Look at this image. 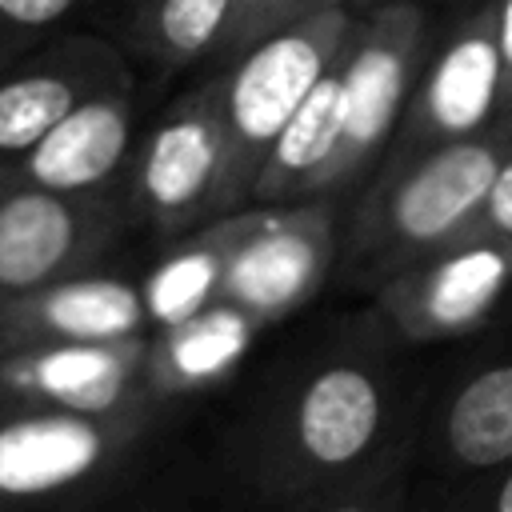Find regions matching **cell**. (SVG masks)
<instances>
[{"label": "cell", "mask_w": 512, "mask_h": 512, "mask_svg": "<svg viewBox=\"0 0 512 512\" xmlns=\"http://www.w3.org/2000/svg\"><path fill=\"white\" fill-rule=\"evenodd\" d=\"M344 204L336 196H312L236 208L220 296L268 328L296 320L336 276Z\"/></svg>", "instance_id": "7"}, {"label": "cell", "mask_w": 512, "mask_h": 512, "mask_svg": "<svg viewBox=\"0 0 512 512\" xmlns=\"http://www.w3.org/2000/svg\"><path fill=\"white\" fill-rule=\"evenodd\" d=\"M496 44H500V104L512 112V0H496Z\"/></svg>", "instance_id": "24"}, {"label": "cell", "mask_w": 512, "mask_h": 512, "mask_svg": "<svg viewBox=\"0 0 512 512\" xmlns=\"http://www.w3.org/2000/svg\"><path fill=\"white\" fill-rule=\"evenodd\" d=\"M84 0H0V68L56 36Z\"/></svg>", "instance_id": "20"}, {"label": "cell", "mask_w": 512, "mask_h": 512, "mask_svg": "<svg viewBox=\"0 0 512 512\" xmlns=\"http://www.w3.org/2000/svg\"><path fill=\"white\" fill-rule=\"evenodd\" d=\"M356 24V8L340 4L300 24H288L240 56L224 60L216 76L220 116L228 136V212L252 204V188L268 164L272 144L344 48Z\"/></svg>", "instance_id": "5"}, {"label": "cell", "mask_w": 512, "mask_h": 512, "mask_svg": "<svg viewBox=\"0 0 512 512\" xmlns=\"http://www.w3.org/2000/svg\"><path fill=\"white\" fill-rule=\"evenodd\" d=\"M148 336L92 344H28L0 352V404L112 416L152 404L144 388Z\"/></svg>", "instance_id": "13"}, {"label": "cell", "mask_w": 512, "mask_h": 512, "mask_svg": "<svg viewBox=\"0 0 512 512\" xmlns=\"http://www.w3.org/2000/svg\"><path fill=\"white\" fill-rule=\"evenodd\" d=\"M408 512H512V460L452 488L412 492Z\"/></svg>", "instance_id": "22"}, {"label": "cell", "mask_w": 512, "mask_h": 512, "mask_svg": "<svg viewBox=\"0 0 512 512\" xmlns=\"http://www.w3.org/2000/svg\"><path fill=\"white\" fill-rule=\"evenodd\" d=\"M236 0H136L132 44L160 72H180L220 52Z\"/></svg>", "instance_id": "18"}, {"label": "cell", "mask_w": 512, "mask_h": 512, "mask_svg": "<svg viewBox=\"0 0 512 512\" xmlns=\"http://www.w3.org/2000/svg\"><path fill=\"white\" fill-rule=\"evenodd\" d=\"M408 500H412V476H408V464H400L352 488L292 504L284 512H408Z\"/></svg>", "instance_id": "21"}, {"label": "cell", "mask_w": 512, "mask_h": 512, "mask_svg": "<svg viewBox=\"0 0 512 512\" xmlns=\"http://www.w3.org/2000/svg\"><path fill=\"white\" fill-rule=\"evenodd\" d=\"M508 148L512 112L472 136L376 164L364 188L344 204L332 284L372 296L424 252L468 232Z\"/></svg>", "instance_id": "4"}, {"label": "cell", "mask_w": 512, "mask_h": 512, "mask_svg": "<svg viewBox=\"0 0 512 512\" xmlns=\"http://www.w3.org/2000/svg\"><path fill=\"white\" fill-rule=\"evenodd\" d=\"M340 4L344 0H236L216 60H232L244 48H252L256 40H264L288 24H300L308 16H320L328 8H340Z\"/></svg>", "instance_id": "19"}, {"label": "cell", "mask_w": 512, "mask_h": 512, "mask_svg": "<svg viewBox=\"0 0 512 512\" xmlns=\"http://www.w3.org/2000/svg\"><path fill=\"white\" fill-rule=\"evenodd\" d=\"M500 116H504V104H500L496 0H484L424 60L384 160H400V156L472 136L496 124Z\"/></svg>", "instance_id": "11"}, {"label": "cell", "mask_w": 512, "mask_h": 512, "mask_svg": "<svg viewBox=\"0 0 512 512\" xmlns=\"http://www.w3.org/2000/svg\"><path fill=\"white\" fill-rule=\"evenodd\" d=\"M124 52L88 32H56L0 68V164H16L88 96L128 84Z\"/></svg>", "instance_id": "12"}, {"label": "cell", "mask_w": 512, "mask_h": 512, "mask_svg": "<svg viewBox=\"0 0 512 512\" xmlns=\"http://www.w3.org/2000/svg\"><path fill=\"white\" fill-rule=\"evenodd\" d=\"M348 8H356V12H364V8H372V4H384V0H344Z\"/></svg>", "instance_id": "27"}, {"label": "cell", "mask_w": 512, "mask_h": 512, "mask_svg": "<svg viewBox=\"0 0 512 512\" xmlns=\"http://www.w3.org/2000/svg\"><path fill=\"white\" fill-rule=\"evenodd\" d=\"M368 300L424 352L484 336L512 300V240L468 228L384 280Z\"/></svg>", "instance_id": "8"}, {"label": "cell", "mask_w": 512, "mask_h": 512, "mask_svg": "<svg viewBox=\"0 0 512 512\" xmlns=\"http://www.w3.org/2000/svg\"><path fill=\"white\" fill-rule=\"evenodd\" d=\"M128 228L124 192H52L0 164V300L104 264Z\"/></svg>", "instance_id": "9"}, {"label": "cell", "mask_w": 512, "mask_h": 512, "mask_svg": "<svg viewBox=\"0 0 512 512\" xmlns=\"http://www.w3.org/2000/svg\"><path fill=\"white\" fill-rule=\"evenodd\" d=\"M268 332L276 328H268L260 316L220 296L196 316L148 332L144 388L156 404H172V408L220 400L248 372Z\"/></svg>", "instance_id": "14"}, {"label": "cell", "mask_w": 512, "mask_h": 512, "mask_svg": "<svg viewBox=\"0 0 512 512\" xmlns=\"http://www.w3.org/2000/svg\"><path fill=\"white\" fill-rule=\"evenodd\" d=\"M168 512H204V504H200V500H184V504H176V508H168Z\"/></svg>", "instance_id": "26"}, {"label": "cell", "mask_w": 512, "mask_h": 512, "mask_svg": "<svg viewBox=\"0 0 512 512\" xmlns=\"http://www.w3.org/2000/svg\"><path fill=\"white\" fill-rule=\"evenodd\" d=\"M428 60V16L416 0H384L356 24L268 152L252 204L348 200L384 160Z\"/></svg>", "instance_id": "2"}, {"label": "cell", "mask_w": 512, "mask_h": 512, "mask_svg": "<svg viewBox=\"0 0 512 512\" xmlns=\"http://www.w3.org/2000/svg\"><path fill=\"white\" fill-rule=\"evenodd\" d=\"M124 204L156 244L228 212V136L216 76L180 92L136 140Z\"/></svg>", "instance_id": "6"}, {"label": "cell", "mask_w": 512, "mask_h": 512, "mask_svg": "<svg viewBox=\"0 0 512 512\" xmlns=\"http://www.w3.org/2000/svg\"><path fill=\"white\" fill-rule=\"evenodd\" d=\"M512 460V340L468 352L432 380L412 444V492H436Z\"/></svg>", "instance_id": "10"}, {"label": "cell", "mask_w": 512, "mask_h": 512, "mask_svg": "<svg viewBox=\"0 0 512 512\" xmlns=\"http://www.w3.org/2000/svg\"><path fill=\"white\" fill-rule=\"evenodd\" d=\"M148 336L140 284L104 264L0 300V352L28 344H92Z\"/></svg>", "instance_id": "15"}, {"label": "cell", "mask_w": 512, "mask_h": 512, "mask_svg": "<svg viewBox=\"0 0 512 512\" xmlns=\"http://www.w3.org/2000/svg\"><path fill=\"white\" fill-rule=\"evenodd\" d=\"M136 140V84L128 80L88 96L8 168L52 192L116 196L124 192Z\"/></svg>", "instance_id": "16"}, {"label": "cell", "mask_w": 512, "mask_h": 512, "mask_svg": "<svg viewBox=\"0 0 512 512\" xmlns=\"http://www.w3.org/2000/svg\"><path fill=\"white\" fill-rule=\"evenodd\" d=\"M420 352L372 300L296 328L220 396L200 496L216 512H284L412 464L432 392Z\"/></svg>", "instance_id": "1"}, {"label": "cell", "mask_w": 512, "mask_h": 512, "mask_svg": "<svg viewBox=\"0 0 512 512\" xmlns=\"http://www.w3.org/2000/svg\"><path fill=\"white\" fill-rule=\"evenodd\" d=\"M188 412L156 400L112 416L0 404V512H100L200 492Z\"/></svg>", "instance_id": "3"}, {"label": "cell", "mask_w": 512, "mask_h": 512, "mask_svg": "<svg viewBox=\"0 0 512 512\" xmlns=\"http://www.w3.org/2000/svg\"><path fill=\"white\" fill-rule=\"evenodd\" d=\"M184 500H200L196 488H184V492H168V496H156V500H140V504H120V508H100V512H168Z\"/></svg>", "instance_id": "25"}, {"label": "cell", "mask_w": 512, "mask_h": 512, "mask_svg": "<svg viewBox=\"0 0 512 512\" xmlns=\"http://www.w3.org/2000/svg\"><path fill=\"white\" fill-rule=\"evenodd\" d=\"M472 228L492 232L500 240H512V148H508V156H504V164H500V172H496L476 220H472Z\"/></svg>", "instance_id": "23"}, {"label": "cell", "mask_w": 512, "mask_h": 512, "mask_svg": "<svg viewBox=\"0 0 512 512\" xmlns=\"http://www.w3.org/2000/svg\"><path fill=\"white\" fill-rule=\"evenodd\" d=\"M232 228H236V208L184 232V236H176V240H164L156 248L152 264L136 276L148 332L180 324V320H188L200 308L220 300Z\"/></svg>", "instance_id": "17"}]
</instances>
